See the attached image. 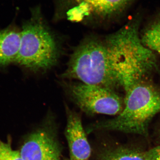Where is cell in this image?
<instances>
[{"label":"cell","mask_w":160,"mask_h":160,"mask_svg":"<svg viewBox=\"0 0 160 160\" xmlns=\"http://www.w3.org/2000/svg\"><path fill=\"white\" fill-rule=\"evenodd\" d=\"M20 42L21 31L14 26L0 30V67L15 62Z\"/></svg>","instance_id":"9c48e42d"},{"label":"cell","mask_w":160,"mask_h":160,"mask_svg":"<svg viewBox=\"0 0 160 160\" xmlns=\"http://www.w3.org/2000/svg\"><path fill=\"white\" fill-rule=\"evenodd\" d=\"M65 86L72 101L88 114L118 115L124 108L122 98L113 89L82 82L66 83Z\"/></svg>","instance_id":"8992f818"},{"label":"cell","mask_w":160,"mask_h":160,"mask_svg":"<svg viewBox=\"0 0 160 160\" xmlns=\"http://www.w3.org/2000/svg\"><path fill=\"white\" fill-rule=\"evenodd\" d=\"M62 76L111 89L118 85L105 40L93 36L84 39L76 48Z\"/></svg>","instance_id":"277c9868"},{"label":"cell","mask_w":160,"mask_h":160,"mask_svg":"<svg viewBox=\"0 0 160 160\" xmlns=\"http://www.w3.org/2000/svg\"><path fill=\"white\" fill-rule=\"evenodd\" d=\"M122 111L116 118L99 122L88 128L87 132L115 130L146 137L149 123L160 112V92L142 82L126 92Z\"/></svg>","instance_id":"7a4b0ae2"},{"label":"cell","mask_w":160,"mask_h":160,"mask_svg":"<svg viewBox=\"0 0 160 160\" xmlns=\"http://www.w3.org/2000/svg\"><path fill=\"white\" fill-rule=\"evenodd\" d=\"M19 152L23 160H62L57 140L53 132L46 128L29 135Z\"/></svg>","instance_id":"52a82bcc"},{"label":"cell","mask_w":160,"mask_h":160,"mask_svg":"<svg viewBox=\"0 0 160 160\" xmlns=\"http://www.w3.org/2000/svg\"><path fill=\"white\" fill-rule=\"evenodd\" d=\"M59 56L57 40L41 8L34 7L21 31L19 51L15 62L32 71H46L56 64Z\"/></svg>","instance_id":"3957f363"},{"label":"cell","mask_w":160,"mask_h":160,"mask_svg":"<svg viewBox=\"0 0 160 160\" xmlns=\"http://www.w3.org/2000/svg\"><path fill=\"white\" fill-rule=\"evenodd\" d=\"M146 160H160V145L144 151Z\"/></svg>","instance_id":"4fadbf2b"},{"label":"cell","mask_w":160,"mask_h":160,"mask_svg":"<svg viewBox=\"0 0 160 160\" xmlns=\"http://www.w3.org/2000/svg\"><path fill=\"white\" fill-rule=\"evenodd\" d=\"M138 23L131 21L105 40L115 76L125 92L142 82L156 64L153 52L139 37Z\"/></svg>","instance_id":"6da1fadb"},{"label":"cell","mask_w":160,"mask_h":160,"mask_svg":"<svg viewBox=\"0 0 160 160\" xmlns=\"http://www.w3.org/2000/svg\"><path fill=\"white\" fill-rule=\"evenodd\" d=\"M67 125L65 134L70 152V160H88L91 148L79 115L66 107Z\"/></svg>","instance_id":"ba28073f"},{"label":"cell","mask_w":160,"mask_h":160,"mask_svg":"<svg viewBox=\"0 0 160 160\" xmlns=\"http://www.w3.org/2000/svg\"><path fill=\"white\" fill-rule=\"evenodd\" d=\"M0 160H23L19 151L12 149L10 139L6 142L0 139Z\"/></svg>","instance_id":"7c38bea8"},{"label":"cell","mask_w":160,"mask_h":160,"mask_svg":"<svg viewBox=\"0 0 160 160\" xmlns=\"http://www.w3.org/2000/svg\"><path fill=\"white\" fill-rule=\"evenodd\" d=\"M99 157L101 160H146L144 151L123 146L103 148Z\"/></svg>","instance_id":"30bf717a"},{"label":"cell","mask_w":160,"mask_h":160,"mask_svg":"<svg viewBox=\"0 0 160 160\" xmlns=\"http://www.w3.org/2000/svg\"><path fill=\"white\" fill-rule=\"evenodd\" d=\"M141 40L146 47L160 55V18L146 29Z\"/></svg>","instance_id":"8fae6325"},{"label":"cell","mask_w":160,"mask_h":160,"mask_svg":"<svg viewBox=\"0 0 160 160\" xmlns=\"http://www.w3.org/2000/svg\"><path fill=\"white\" fill-rule=\"evenodd\" d=\"M133 1L53 0L54 18L81 22H106L123 13Z\"/></svg>","instance_id":"5b68a950"}]
</instances>
